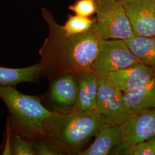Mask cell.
<instances>
[{
  "instance_id": "1",
  "label": "cell",
  "mask_w": 155,
  "mask_h": 155,
  "mask_svg": "<svg viewBox=\"0 0 155 155\" xmlns=\"http://www.w3.org/2000/svg\"><path fill=\"white\" fill-rule=\"evenodd\" d=\"M41 15L48 25V35L39 50L41 77L51 81L64 73L75 75L92 70L103 39L96 27L83 33L67 35L51 12L43 8Z\"/></svg>"
},
{
  "instance_id": "2",
  "label": "cell",
  "mask_w": 155,
  "mask_h": 155,
  "mask_svg": "<svg viewBox=\"0 0 155 155\" xmlns=\"http://www.w3.org/2000/svg\"><path fill=\"white\" fill-rule=\"evenodd\" d=\"M104 124L100 115L93 111L72 110L64 113H54L45 121V137L64 155L78 154Z\"/></svg>"
},
{
  "instance_id": "3",
  "label": "cell",
  "mask_w": 155,
  "mask_h": 155,
  "mask_svg": "<svg viewBox=\"0 0 155 155\" xmlns=\"http://www.w3.org/2000/svg\"><path fill=\"white\" fill-rule=\"evenodd\" d=\"M0 98L9 111L7 122L12 133L31 140L45 137V121L55 112L45 107L40 97L22 94L15 87L0 86Z\"/></svg>"
},
{
  "instance_id": "4",
  "label": "cell",
  "mask_w": 155,
  "mask_h": 155,
  "mask_svg": "<svg viewBox=\"0 0 155 155\" xmlns=\"http://www.w3.org/2000/svg\"><path fill=\"white\" fill-rule=\"evenodd\" d=\"M96 27L103 40L131 39L135 36L120 1H96Z\"/></svg>"
},
{
  "instance_id": "5",
  "label": "cell",
  "mask_w": 155,
  "mask_h": 155,
  "mask_svg": "<svg viewBox=\"0 0 155 155\" xmlns=\"http://www.w3.org/2000/svg\"><path fill=\"white\" fill-rule=\"evenodd\" d=\"M141 64L123 40H103L92 65V70L101 79L110 73Z\"/></svg>"
},
{
  "instance_id": "6",
  "label": "cell",
  "mask_w": 155,
  "mask_h": 155,
  "mask_svg": "<svg viewBox=\"0 0 155 155\" xmlns=\"http://www.w3.org/2000/svg\"><path fill=\"white\" fill-rule=\"evenodd\" d=\"M48 91L40 97L50 111L64 113L72 111L77 102L78 87L76 77L71 73L59 75L50 81Z\"/></svg>"
},
{
  "instance_id": "7",
  "label": "cell",
  "mask_w": 155,
  "mask_h": 155,
  "mask_svg": "<svg viewBox=\"0 0 155 155\" xmlns=\"http://www.w3.org/2000/svg\"><path fill=\"white\" fill-rule=\"evenodd\" d=\"M97 113L105 124L121 125L131 116L125 104L123 92L101 79L97 98Z\"/></svg>"
},
{
  "instance_id": "8",
  "label": "cell",
  "mask_w": 155,
  "mask_h": 155,
  "mask_svg": "<svg viewBox=\"0 0 155 155\" xmlns=\"http://www.w3.org/2000/svg\"><path fill=\"white\" fill-rule=\"evenodd\" d=\"M135 36H155V0L123 4Z\"/></svg>"
},
{
  "instance_id": "9",
  "label": "cell",
  "mask_w": 155,
  "mask_h": 155,
  "mask_svg": "<svg viewBox=\"0 0 155 155\" xmlns=\"http://www.w3.org/2000/svg\"><path fill=\"white\" fill-rule=\"evenodd\" d=\"M120 126L124 141L134 145L155 137V108L132 114Z\"/></svg>"
},
{
  "instance_id": "10",
  "label": "cell",
  "mask_w": 155,
  "mask_h": 155,
  "mask_svg": "<svg viewBox=\"0 0 155 155\" xmlns=\"http://www.w3.org/2000/svg\"><path fill=\"white\" fill-rule=\"evenodd\" d=\"M155 75V70L140 64L111 72L105 79L111 85L126 93L144 85Z\"/></svg>"
},
{
  "instance_id": "11",
  "label": "cell",
  "mask_w": 155,
  "mask_h": 155,
  "mask_svg": "<svg viewBox=\"0 0 155 155\" xmlns=\"http://www.w3.org/2000/svg\"><path fill=\"white\" fill-rule=\"evenodd\" d=\"M77 81V102L73 110L97 113V98L100 78L90 70L75 75Z\"/></svg>"
},
{
  "instance_id": "12",
  "label": "cell",
  "mask_w": 155,
  "mask_h": 155,
  "mask_svg": "<svg viewBox=\"0 0 155 155\" xmlns=\"http://www.w3.org/2000/svg\"><path fill=\"white\" fill-rule=\"evenodd\" d=\"M124 141L120 125L104 124L95 136V140L86 150L78 152L79 155H107L111 150Z\"/></svg>"
},
{
  "instance_id": "13",
  "label": "cell",
  "mask_w": 155,
  "mask_h": 155,
  "mask_svg": "<svg viewBox=\"0 0 155 155\" xmlns=\"http://www.w3.org/2000/svg\"><path fill=\"white\" fill-rule=\"evenodd\" d=\"M123 97L131 114L155 108V75L139 88L123 93Z\"/></svg>"
},
{
  "instance_id": "14",
  "label": "cell",
  "mask_w": 155,
  "mask_h": 155,
  "mask_svg": "<svg viewBox=\"0 0 155 155\" xmlns=\"http://www.w3.org/2000/svg\"><path fill=\"white\" fill-rule=\"evenodd\" d=\"M41 67L38 63L31 66L15 68L0 67V86L16 87L22 82L39 83Z\"/></svg>"
},
{
  "instance_id": "15",
  "label": "cell",
  "mask_w": 155,
  "mask_h": 155,
  "mask_svg": "<svg viewBox=\"0 0 155 155\" xmlns=\"http://www.w3.org/2000/svg\"><path fill=\"white\" fill-rule=\"evenodd\" d=\"M125 41L141 64L155 70V36H134Z\"/></svg>"
},
{
  "instance_id": "16",
  "label": "cell",
  "mask_w": 155,
  "mask_h": 155,
  "mask_svg": "<svg viewBox=\"0 0 155 155\" xmlns=\"http://www.w3.org/2000/svg\"><path fill=\"white\" fill-rule=\"evenodd\" d=\"M95 19L79 15H70L63 29L67 35H77L88 31L95 23Z\"/></svg>"
},
{
  "instance_id": "17",
  "label": "cell",
  "mask_w": 155,
  "mask_h": 155,
  "mask_svg": "<svg viewBox=\"0 0 155 155\" xmlns=\"http://www.w3.org/2000/svg\"><path fill=\"white\" fill-rule=\"evenodd\" d=\"M11 155H36L31 140L19 134L12 133Z\"/></svg>"
},
{
  "instance_id": "18",
  "label": "cell",
  "mask_w": 155,
  "mask_h": 155,
  "mask_svg": "<svg viewBox=\"0 0 155 155\" xmlns=\"http://www.w3.org/2000/svg\"><path fill=\"white\" fill-rule=\"evenodd\" d=\"M33 150L37 155H61L63 153L46 137L31 140Z\"/></svg>"
},
{
  "instance_id": "19",
  "label": "cell",
  "mask_w": 155,
  "mask_h": 155,
  "mask_svg": "<svg viewBox=\"0 0 155 155\" xmlns=\"http://www.w3.org/2000/svg\"><path fill=\"white\" fill-rule=\"evenodd\" d=\"M68 9L77 15L89 17L96 13L97 5L95 0H77Z\"/></svg>"
},
{
  "instance_id": "20",
  "label": "cell",
  "mask_w": 155,
  "mask_h": 155,
  "mask_svg": "<svg viewBox=\"0 0 155 155\" xmlns=\"http://www.w3.org/2000/svg\"><path fill=\"white\" fill-rule=\"evenodd\" d=\"M134 155H155V137L134 145Z\"/></svg>"
},
{
  "instance_id": "21",
  "label": "cell",
  "mask_w": 155,
  "mask_h": 155,
  "mask_svg": "<svg viewBox=\"0 0 155 155\" xmlns=\"http://www.w3.org/2000/svg\"><path fill=\"white\" fill-rule=\"evenodd\" d=\"M134 144L123 141L111 150L110 155H134Z\"/></svg>"
},
{
  "instance_id": "22",
  "label": "cell",
  "mask_w": 155,
  "mask_h": 155,
  "mask_svg": "<svg viewBox=\"0 0 155 155\" xmlns=\"http://www.w3.org/2000/svg\"><path fill=\"white\" fill-rule=\"evenodd\" d=\"M120 1L122 3V4H125L133 2L138 1H140V0H120Z\"/></svg>"
},
{
  "instance_id": "23",
  "label": "cell",
  "mask_w": 155,
  "mask_h": 155,
  "mask_svg": "<svg viewBox=\"0 0 155 155\" xmlns=\"http://www.w3.org/2000/svg\"><path fill=\"white\" fill-rule=\"evenodd\" d=\"M120 1V0H95V1Z\"/></svg>"
}]
</instances>
